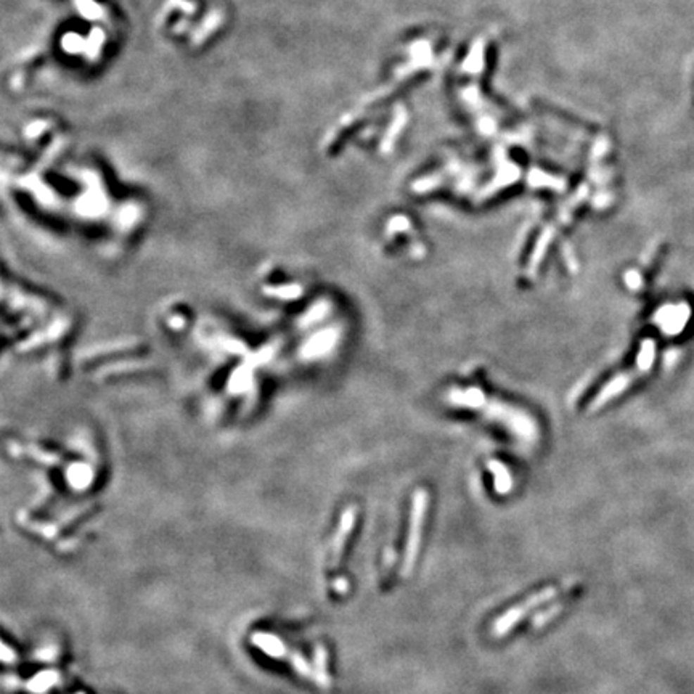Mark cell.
<instances>
[{
  "mask_svg": "<svg viewBox=\"0 0 694 694\" xmlns=\"http://www.w3.org/2000/svg\"><path fill=\"white\" fill-rule=\"evenodd\" d=\"M354 519H355V511L352 508L347 510L343 516V521H341L338 536H336V538H334V562L339 560L346 538H347V536H349L352 526H354Z\"/></svg>",
  "mask_w": 694,
  "mask_h": 694,
  "instance_id": "obj_6",
  "label": "cell"
},
{
  "mask_svg": "<svg viewBox=\"0 0 694 694\" xmlns=\"http://www.w3.org/2000/svg\"><path fill=\"white\" fill-rule=\"evenodd\" d=\"M557 593H560V588H555V587L543 588V590L537 591L536 595L529 596V598L526 601H522L521 605L511 607V610L506 611L502 617H498L497 621H495L493 635L495 636H505L511 629L515 627V625H517L522 621V619H524L527 612H531L532 610H536V607L551 601L555 598V596H557Z\"/></svg>",
  "mask_w": 694,
  "mask_h": 694,
  "instance_id": "obj_4",
  "label": "cell"
},
{
  "mask_svg": "<svg viewBox=\"0 0 694 694\" xmlns=\"http://www.w3.org/2000/svg\"><path fill=\"white\" fill-rule=\"evenodd\" d=\"M426 510H428V492L419 488V491L415 492L412 502L410 527H408V538H407L405 556H403V567H402V574L405 577L410 576L415 567V562H417Z\"/></svg>",
  "mask_w": 694,
  "mask_h": 694,
  "instance_id": "obj_3",
  "label": "cell"
},
{
  "mask_svg": "<svg viewBox=\"0 0 694 694\" xmlns=\"http://www.w3.org/2000/svg\"><path fill=\"white\" fill-rule=\"evenodd\" d=\"M447 400L455 407L473 408V410H479L482 415H486L487 418L500 421L505 428L519 436L521 439H534L537 436V426L527 413L517 410L502 400L491 399L477 388L452 389L447 394Z\"/></svg>",
  "mask_w": 694,
  "mask_h": 694,
  "instance_id": "obj_1",
  "label": "cell"
},
{
  "mask_svg": "<svg viewBox=\"0 0 694 694\" xmlns=\"http://www.w3.org/2000/svg\"><path fill=\"white\" fill-rule=\"evenodd\" d=\"M562 602H556V605H551L550 607H547V610L542 611V612H538L536 617H534V621H532V625L536 629L538 627H543V625H547L550 621H553V619L557 616L562 611Z\"/></svg>",
  "mask_w": 694,
  "mask_h": 694,
  "instance_id": "obj_7",
  "label": "cell"
},
{
  "mask_svg": "<svg viewBox=\"0 0 694 694\" xmlns=\"http://www.w3.org/2000/svg\"><path fill=\"white\" fill-rule=\"evenodd\" d=\"M488 469L495 474L493 482H495V491L502 495H506L511 492V487H513V479H511V474L508 473V469L505 468L502 463L498 462H488Z\"/></svg>",
  "mask_w": 694,
  "mask_h": 694,
  "instance_id": "obj_5",
  "label": "cell"
},
{
  "mask_svg": "<svg viewBox=\"0 0 694 694\" xmlns=\"http://www.w3.org/2000/svg\"><path fill=\"white\" fill-rule=\"evenodd\" d=\"M654 355H656V344H654V341L652 339L643 341L641 347H640V352H638V357H636L635 367L631 370H627V372H624L621 374H617L616 378H612L610 383H607L605 388H602L598 394H596L593 402L590 403V410L591 412L600 410V408L605 407L607 402H611L614 397L622 394V392L627 389L629 386L633 383V381L643 377V374H645L648 370L651 368Z\"/></svg>",
  "mask_w": 694,
  "mask_h": 694,
  "instance_id": "obj_2",
  "label": "cell"
}]
</instances>
